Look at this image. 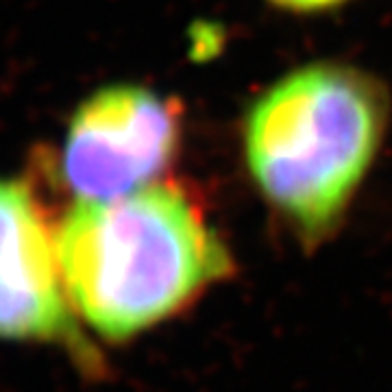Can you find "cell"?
<instances>
[{"label": "cell", "instance_id": "cell-1", "mask_svg": "<svg viewBox=\"0 0 392 392\" xmlns=\"http://www.w3.org/2000/svg\"><path fill=\"white\" fill-rule=\"evenodd\" d=\"M57 245L70 308L109 342L172 318L233 268L198 203L170 184L79 201Z\"/></svg>", "mask_w": 392, "mask_h": 392}, {"label": "cell", "instance_id": "cell-2", "mask_svg": "<svg viewBox=\"0 0 392 392\" xmlns=\"http://www.w3.org/2000/svg\"><path fill=\"white\" fill-rule=\"evenodd\" d=\"M375 79L340 64H314L253 105L245 129L249 170L264 198L316 240L345 214L386 129Z\"/></svg>", "mask_w": 392, "mask_h": 392}, {"label": "cell", "instance_id": "cell-3", "mask_svg": "<svg viewBox=\"0 0 392 392\" xmlns=\"http://www.w3.org/2000/svg\"><path fill=\"white\" fill-rule=\"evenodd\" d=\"M179 107L140 85H111L74 113L62 179L79 201L138 192L164 172L179 144Z\"/></svg>", "mask_w": 392, "mask_h": 392}, {"label": "cell", "instance_id": "cell-4", "mask_svg": "<svg viewBox=\"0 0 392 392\" xmlns=\"http://www.w3.org/2000/svg\"><path fill=\"white\" fill-rule=\"evenodd\" d=\"M70 312L57 233L42 205L20 181H0V340L66 338Z\"/></svg>", "mask_w": 392, "mask_h": 392}, {"label": "cell", "instance_id": "cell-5", "mask_svg": "<svg viewBox=\"0 0 392 392\" xmlns=\"http://www.w3.org/2000/svg\"><path fill=\"white\" fill-rule=\"evenodd\" d=\"M270 3L290 11H323V9L338 7L345 0H270Z\"/></svg>", "mask_w": 392, "mask_h": 392}]
</instances>
